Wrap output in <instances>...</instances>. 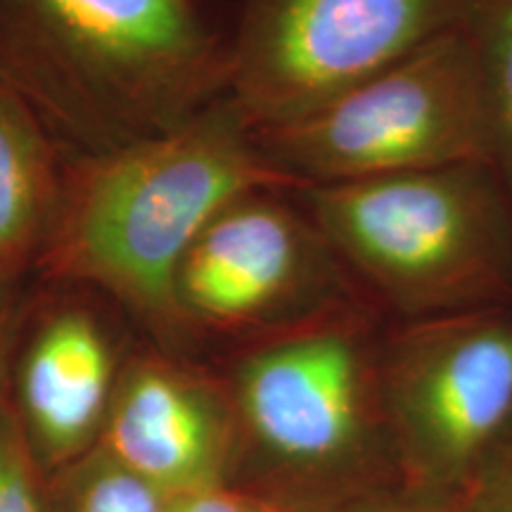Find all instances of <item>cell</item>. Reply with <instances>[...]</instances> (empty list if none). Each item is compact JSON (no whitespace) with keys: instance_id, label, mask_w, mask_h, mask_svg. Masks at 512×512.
Returning <instances> with one entry per match:
<instances>
[{"instance_id":"1","label":"cell","mask_w":512,"mask_h":512,"mask_svg":"<svg viewBox=\"0 0 512 512\" xmlns=\"http://www.w3.org/2000/svg\"><path fill=\"white\" fill-rule=\"evenodd\" d=\"M235 0H0V91L67 162L169 133L233 81Z\"/></svg>"},{"instance_id":"2","label":"cell","mask_w":512,"mask_h":512,"mask_svg":"<svg viewBox=\"0 0 512 512\" xmlns=\"http://www.w3.org/2000/svg\"><path fill=\"white\" fill-rule=\"evenodd\" d=\"M299 190L256 147L235 100L174 131L64 162L62 192L34 278L95 290L159 347L200 356L176 306V273L204 226L249 190Z\"/></svg>"},{"instance_id":"3","label":"cell","mask_w":512,"mask_h":512,"mask_svg":"<svg viewBox=\"0 0 512 512\" xmlns=\"http://www.w3.org/2000/svg\"><path fill=\"white\" fill-rule=\"evenodd\" d=\"M382 325L347 304L209 356L233 403L230 482L299 512L399 484L380 399Z\"/></svg>"},{"instance_id":"4","label":"cell","mask_w":512,"mask_h":512,"mask_svg":"<svg viewBox=\"0 0 512 512\" xmlns=\"http://www.w3.org/2000/svg\"><path fill=\"white\" fill-rule=\"evenodd\" d=\"M297 195L384 323L512 309V204L489 162Z\"/></svg>"},{"instance_id":"5","label":"cell","mask_w":512,"mask_h":512,"mask_svg":"<svg viewBox=\"0 0 512 512\" xmlns=\"http://www.w3.org/2000/svg\"><path fill=\"white\" fill-rule=\"evenodd\" d=\"M252 133L299 190L489 162L477 67L460 24L313 110Z\"/></svg>"},{"instance_id":"6","label":"cell","mask_w":512,"mask_h":512,"mask_svg":"<svg viewBox=\"0 0 512 512\" xmlns=\"http://www.w3.org/2000/svg\"><path fill=\"white\" fill-rule=\"evenodd\" d=\"M377 368L399 484L460 496L512 427V309L384 323Z\"/></svg>"},{"instance_id":"7","label":"cell","mask_w":512,"mask_h":512,"mask_svg":"<svg viewBox=\"0 0 512 512\" xmlns=\"http://www.w3.org/2000/svg\"><path fill=\"white\" fill-rule=\"evenodd\" d=\"M347 304L368 306L297 190L230 200L176 273L178 316L204 358Z\"/></svg>"},{"instance_id":"8","label":"cell","mask_w":512,"mask_h":512,"mask_svg":"<svg viewBox=\"0 0 512 512\" xmlns=\"http://www.w3.org/2000/svg\"><path fill=\"white\" fill-rule=\"evenodd\" d=\"M470 0H235L230 98L285 124L463 22Z\"/></svg>"},{"instance_id":"9","label":"cell","mask_w":512,"mask_h":512,"mask_svg":"<svg viewBox=\"0 0 512 512\" xmlns=\"http://www.w3.org/2000/svg\"><path fill=\"white\" fill-rule=\"evenodd\" d=\"M121 309L81 285L31 280L8 358V392L31 453L55 479L98 448L138 339Z\"/></svg>"},{"instance_id":"10","label":"cell","mask_w":512,"mask_h":512,"mask_svg":"<svg viewBox=\"0 0 512 512\" xmlns=\"http://www.w3.org/2000/svg\"><path fill=\"white\" fill-rule=\"evenodd\" d=\"M98 451L164 496L230 482L235 415L211 358L140 337L128 356Z\"/></svg>"},{"instance_id":"11","label":"cell","mask_w":512,"mask_h":512,"mask_svg":"<svg viewBox=\"0 0 512 512\" xmlns=\"http://www.w3.org/2000/svg\"><path fill=\"white\" fill-rule=\"evenodd\" d=\"M62 152L19 102L0 91V287H22L53 228Z\"/></svg>"},{"instance_id":"12","label":"cell","mask_w":512,"mask_h":512,"mask_svg":"<svg viewBox=\"0 0 512 512\" xmlns=\"http://www.w3.org/2000/svg\"><path fill=\"white\" fill-rule=\"evenodd\" d=\"M460 29L477 67L489 166L512 204V0H470Z\"/></svg>"},{"instance_id":"13","label":"cell","mask_w":512,"mask_h":512,"mask_svg":"<svg viewBox=\"0 0 512 512\" xmlns=\"http://www.w3.org/2000/svg\"><path fill=\"white\" fill-rule=\"evenodd\" d=\"M55 512H166L169 496L95 448L50 479Z\"/></svg>"},{"instance_id":"14","label":"cell","mask_w":512,"mask_h":512,"mask_svg":"<svg viewBox=\"0 0 512 512\" xmlns=\"http://www.w3.org/2000/svg\"><path fill=\"white\" fill-rule=\"evenodd\" d=\"M0 512H55L50 479L24 437L8 392V370L0 382Z\"/></svg>"},{"instance_id":"15","label":"cell","mask_w":512,"mask_h":512,"mask_svg":"<svg viewBox=\"0 0 512 512\" xmlns=\"http://www.w3.org/2000/svg\"><path fill=\"white\" fill-rule=\"evenodd\" d=\"M460 496L472 512H512V427L486 453Z\"/></svg>"},{"instance_id":"16","label":"cell","mask_w":512,"mask_h":512,"mask_svg":"<svg viewBox=\"0 0 512 512\" xmlns=\"http://www.w3.org/2000/svg\"><path fill=\"white\" fill-rule=\"evenodd\" d=\"M166 512H299L247 486L226 482L171 496Z\"/></svg>"},{"instance_id":"17","label":"cell","mask_w":512,"mask_h":512,"mask_svg":"<svg viewBox=\"0 0 512 512\" xmlns=\"http://www.w3.org/2000/svg\"><path fill=\"white\" fill-rule=\"evenodd\" d=\"M335 512H472L463 496L425 494V491L406 489L401 484L384 486L366 494Z\"/></svg>"},{"instance_id":"18","label":"cell","mask_w":512,"mask_h":512,"mask_svg":"<svg viewBox=\"0 0 512 512\" xmlns=\"http://www.w3.org/2000/svg\"><path fill=\"white\" fill-rule=\"evenodd\" d=\"M27 285L22 287H0V382H3L5 370H8L10 344L15 335V323L19 316V306Z\"/></svg>"}]
</instances>
